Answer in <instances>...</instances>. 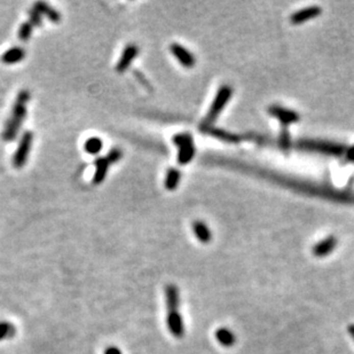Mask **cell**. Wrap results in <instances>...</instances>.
<instances>
[{
    "label": "cell",
    "mask_w": 354,
    "mask_h": 354,
    "mask_svg": "<svg viewBox=\"0 0 354 354\" xmlns=\"http://www.w3.org/2000/svg\"><path fill=\"white\" fill-rule=\"evenodd\" d=\"M122 157H123V151H122V149H119L117 147H115L113 149H110L109 153H108V155L106 156L107 158V161L109 162V164H113V163H117L119 162L120 160H122Z\"/></svg>",
    "instance_id": "22"
},
{
    "label": "cell",
    "mask_w": 354,
    "mask_h": 354,
    "mask_svg": "<svg viewBox=\"0 0 354 354\" xmlns=\"http://www.w3.org/2000/svg\"><path fill=\"white\" fill-rule=\"evenodd\" d=\"M102 147H104V143L100 138L93 137L90 138L88 140H86L85 144H84V148H85V151L87 154H91V155H97L101 151Z\"/></svg>",
    "instance_id": "19"
},
{
    "label": "cell",
    "mask_w": 354,
    "mask_h": 354,
    "mask_svg": "<svg viewBox=\"0 0 354 354\" xmlns=\"http://www.w3.org/2000/svg\"><path fill=\"white\" fill-rule=\"evenodd\" d=\"M34 8L40 14V15L43 14V15L47 17L50 22L59 23L60 21H61V15H60V13L52 6H49L48 4H46L44 2H36L34 5Z\"/></svg>",
    "instance_id": "13"
},
{
    "label": "cell",
    "mask_w": 354,
    "mask_h": 354,
    "mask_svg": "<svg viewBox=\"0 0 354 354\" xmlns=\"http://www.w3.org/2000/svg\"><path fill=\"white\" fill-rule=\"evenodd\" d=\"M26 58V50L21 47H12L2 55V61L5 64H14Z\"/></svg>",
    "instance_id": "15"
},
{
    "label": "cell",
    "mask_w": 354,
    "mask_h": 354,
    "mask_svg": "<svg viewBox=\"0 0 354 354\" xmlns=\"http://www.w3.org/2000/svg\"><path fill=\"white\" fill-rule=\"evenodd\" d=\"M29 17H30V23L35 27H40L41 26V15L36 11L35 8H32L29 11Z\"/></svg>",
    "instance_id": "24"
},
{
    "label": "cell",
    "mask_w": 354,
    "mask_h": 354,
    "mask_svg": "<svg viewBox=\"0 0 354 354\" xmlns=\"http://www.w3.org/2000/svg\"><path fill=\"white\" fill-rule=\"evenodd\" d=\"M32 141H34V134H32V132L27 131L23 133L22 138L20 139V142H18L17 149L13 156V165L15 169H22L27 164L28 157H29L31 150Z\"/></svg>",
    "instance_id": "5"
},
{
    "label": "cell",
    "mask_w": 354,
    "mask_h": 354,
    "mask_svg": "<svg viewBox=\"0 0 354 354\" xmlns=\"http://www.w3.org/2000/svg\"><path fill=\"white\" fill-rule=\"evenodd\" d=\"M268 113L280 120L284 127H288V125L290 124L297 123L298 120H299V115H298L296 111L283 108V107H280V106L269 107Z\"/></svg>",
    "instance_id": "6"
},
{
    "label": "cell",
    "mask_w": 354,
    "mask_h": 354,
    "mask_svg": "<svg viewBox=\"0 0 354 354\" xmlns=\"http://www.w3.org/2000/svg\"><path fill=\"white\" fill-rule=\"evenodd\" d=\"M173 142L178 146V162L181 165H186L193 160L195 156V147L193 137L188 133L176 134L173 138Z\"/></svg>",
    "instance_id": "4"
},
{
    "label": "cell",
    "mask_w": 354,
    "mask_h": 354,
    "mask_svg": "<svg viewBox=\"0 0 354 354\" xmlns=\"http://www.w3.org/2000/svg\"><path fill=\"white\" fill-rule=\"evenodd\" d=\"M166 307L169 312H176L179 309V290L174 284H167L165 287Z\"/></svg>",
    "instance_id": "12"
},
{
    "label": "cell",
    "mask_w": 354,
    "mask_h": 354,
    "mask_svg": "<svg viewBox=\"0 0 354 354\" xmlns=\"http://www.w3.org/2000/svg\"><path fill=\"white\" fill-rule=\"evenodd\" d=\"M347 330H348V334L351 335V337L353 338V341H354V324H350V325H348Z\"/></svg>",
    "instance_id": "28"
},
{
    "label": "cell",
    "mask_w": 354,
    "mask_h": 354,
    "mask_svg": "<svg viewBox=\"0 0 354 354\" xmlns=\"http://www.w3.org/2000/svg\"><path fill=\"white\" fill-rule=\"evenodd\" d=\"M139 54V47L134 44H129L127 47L124 48L122 55H120V59L118 60L117 64H116V71L119 73H123L124 71H127L128 69L131 66V63L133 62V60L138 57Z\"/></svg>",
    "instance_id": "7"
},
{
    "label": "cell",
    "mask_w": 354,
    "mask_h": 354,
    "mask_svg": "<svg viewBox=\"0 0 354 354\" xmlns=\"http://www.w3.org/2000/svg\"><path fill=\"white\" fill-rule=\"evenodd\" d=\"M104 354H122V352H120V350H119L118 347L109 346V347L106 348Z\"/></svg>",
    "instance_id": "26"
},
{
    "label": "cell",
    "mask_w": 354,
    "mask_h": 354,
    "mask_svg": "<svg viewBox=\"0 0 354 354\" xmlns=\"http://www.w3.org/2000/svg\"><path fill=\"white\" fill-rule=\"evenodd\" d=\"M281 144L283 149H288L290 147V138H289L288 132H284L281 136Z\"/></svg>",
    "instance_id": "25"
},
{
    "label": "cell",
    "mask_w": 354,
    "mask_h": 354,
    "mask_svg": "<svg viewBox=\"0 0 354 354\" xmlns=\"http://www.w3.org/2000/svg\"><path fill=\"white\" fill-rule=\"evenodd\" d=\"M166 323L167 328H169L170 333L173 335L176 338H181L185 334V325H184V320L183 316L179 313L178 311L176 312H169L166 316Z\"/></svg>",
    "instance_id": "8"
},
{
    "label": "cell",
    "mask_w": 354,
    "mask_h": 354,
    "mask_svg": "<svg viewBox=\"0 0 354 354\" xmlns=\"http://www.w3.org/2000/svg\"><path fill=\"white\" fill-rule=\"evenodd\" d=\"M321 12H322V9L318 6L306 7L304 9H300V11L293 13L290 17V21L293 24H300V23H304L311 20V18L320 15Z\"/></svg>",
    "instance_id": "10"
},
{
    "label": "cell",
    "mask_w": 354,
    "mask_h": 354,
    "mask_svg": "<svg viewBox=\"0 0 354 354\" xmlns=\"http://www.w3.org/2000/svg\"><path fill=\"white\" fill-rule=\"evenodd\" d=\"M15 327H14L12 323L6 322V321L0 322V342L4 341V339L12 338L14 335H15Z\"/></svg>",
    "instance_id": "20"
},
{
    "label": "cell",
    "mask_w": 354,
    "mask_h": 354,
    "mask_svg": "<svg viewBox=\"0 0 354 354\" xmlns=\"http://www.w3.org/2000/svg\"><path fill=\"white\" fill-rule=\"evenodd\" d=\"M109 162L106 157H99L95 160V173L93 176V183L95 185L101 184L106 179L109 170Z\"/></svg>",
    "instance_id": "14"
},
{
    "label": "cell",
    "mask_w": 354,
    "mask_h": 354,
    "mask_svg": "<svg viewBox=\"0 0 354 354\" xmlns=\"http://www.w3.org/2000/svg\"><path fill=\"white\" fill-rule=\"evenodd\" d=\"M298 147L305 150L319 151L322 154H328V155L341 156L345 153V148L342 144L328 142V141H318V140H300L297 142Z\"/></svg>",
    "instance_id": "3"
},
{
    "label": "cell",
    "mask_w": 354,
    "mask_h": 354,
    "mask_svg": "<svg viewBox=\"0 0 354 354\" xmlns=\"http://www.w3.org/2000/svg\"><path fill=\"white\" fill-rule=\"evenodd\" d=\"M193 230L199 242H202V243H209V242L211 241V232L204 222L195 221L193 225Z\"/></svg>",
    "instance_id": "16"
},
{
    "label": "cell",
    "mask_w": 354,
    "mask_h": 354,
    "mask_svg": "<svg viewBox=\"0 0 354 354\" xmlns=\"http://www.w3.org/2000/svg\"><path fill=\"white\" fill-rule=\"evenodd\" d=\"M345 155L348 161L354 162V146L351 147L350 149H347V150L345 151Z\"/></svg>",
    "instance_id": "27"
},
{
    "label": "cell",
    "mask_w": 354,
    "mask_h": 354,
    "mask_svg": "<svg viewBox=\"0 0 354 354\" xmlns=\"http://www.w3.org/2000/svg\"><path fill=\"white\" fill-rule=\"evenodd\" d=\"M216 338L222 346L226 347L234 345L235 343V335L227 328H219L216 332Z\"/></svg>",
    "instance_id": "17"
},
{
    "label": "cell",
    "mask_w": 354,
    "mask_h": 354,
    "mask_svg": "<svg viewBox=\"0 0 354 354\" xmlns=\"http://www.w3.org/2000/svg\"><path fill=\"white\" fill-rule=\"evenodd\" d=\"M211 133L213 134V136H216L217 138L222 139V140H226V141H236L237 140L236 137L232 136V134L228 133V132L221 131V130H213V131H211Z\"/></svg>",
    "instance_id": "23"
},
{
    "label": "cell",
    "mask_w": 354,
    "mask_h": 354,
    "mask_svg": "<svg viewBox=\"0 0 354 354\" xmlns=\"http://www.w3.org/2000/svg\"><path fill=\"white\" fill-rule=\"evenodd\" d=\"M180 171L178 169H174V167H172L169 171H167L166 173V178H165V188L167 190H173L176 187H178L179 181H180Z\"/></svg>",
    "instance_id": "18"
},
{
    "label": "cell",
    "mask_w": 354,
    "mask_h": 354,
    "mask_svg": "<svg viewBox=\"0 0 354 354\" xmlns=\"http://www.w3.org/2000/svg\"><path fill=\"white\" fill-rule=\"evenodd\" d=\"M170 49L181 66H184L185 68H193L195 66L194 55L188 49H186L184 46L179 44H172L170 46Z\"/></svg>",
    "instance_id": "9"
},
{
    "label": "cell",
    "mask_w": 354,
    "mask_h": 354,
    "mask_svg": "<svg viewBox=\"0 0 354 354\" xmlns=\"http://www.w3.org/2000/svg\"><path fill=\"white\" fill-rule=\"evenodd\" d=\"M232 93H233L232 87L228 86V85H223L219 88L217 95H216V97H214V100L212 102L211 108H210V110H209L206 119H204L203 128H209L214 122V120H216L219 114H220L221 110L223 109V107H225L227 105V102L230 101L231 96H232Z\"/></svg>",
    "instance_id": "2"
},
{
    "label": "cell",
    "mask_w": 354,
    "mask_h": 354,
    "mask_svg": "<svg viewBox=\"0 0 354 354\" xmlns=\"http://www.w3.org/2000/svg\"><path fill=\"white\" fill-rule=\"evenodd\" d=\"M32 29H34V26L30 22L22 23L20 29H18V38L22 41H28L32 35Z\"/></svg>",
    "instance_id": "21"
},
{
    "label": "cell",
    "mask_w": 354,
    "mask_h": 354,
    "mask_svg": "<svg viewBox=\"0 0 354 354\" xmlns=\"http://www.w3.org/2000/svg\"><path fill=\"white\" fill-rule=\"evenodd\" d=\"M337 245V240L335 236H328L325 237L324 240H322L319 243H316L313 248V254L316 257H325V256L329 255L330 252H333V250L335 249V246Z\"/></svg>",
    "instance_id": "11"
},
{
    "label": "cell",
    "mask_w": 354,
    "mask_h": 354,
    "mask_svg": "<svg viewBox=\"0 0 354 354\" xmlns=\"http://www.w3.org/2000/svg\"><path fill=\"white\" fill-rule=\"evenodd\" d=\"M30 101V92L28 90H22L18 92L15 101H14L12 113L5 124L3 131V140L6 142L14 141L17 137L23 120L27 117L28 104Z\"/></svg>",
    "instance_id": "1"
}]
</instances>
